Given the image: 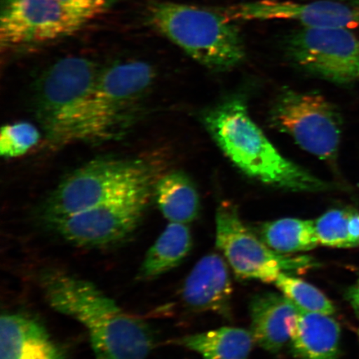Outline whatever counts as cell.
<instances>
[{
	"label": "cell",
	"mask_w": 359,
	"mask_h": 359,
	"mask_svg": "<svg viewBox=\"0 0 359 359\" xmlns=\"http://www.w3.org/2000/svg\"><path fill=\"white\" fill-rule=\"evenodd\" d=\"M47 302L86 329L97 359H147L154 344L150 327L126 311L92 282L58 269L40 276Z\"/></svg>",
	"instance_id": "obj_1"
},
{
	"label": "cell",
	"mask_w": 359,
	"mask_h": 359,
	"mask_svg": "<svg viewBox=\"0 0 359 359\" xmlns=\"http://www.w3.org/2000/svg\"><path fill=\"white\" fill-rule=\"evenodd\" d=\"M202 121L224 155L247 176L293 191L335 189L334 184L285 158L250 118L243 97L226 98L206 111Z\"/></svg>",
	"instance_id": "obj_2"
},
{
	"label": "cell",
	"mask_w": 359,
	"mask_h": 359,
	"mask_svg": "<svg viewBox=\"0 0 359 359\" xmlns=\"http://www.w3.org/2000/svg\"><path fill=\"white\" fill-rule=\"evenodd\" d=\"M147 20L157 32L208 69L226 71L244 60L240 30L219 11L154 1L147 6Z\"/></svg>",
	"instance_id": "obj_3"
},
{
	"label": "cell",
	"mask_w": 359,
	"mask_h": 359,
	"mask_svg": "<svg viewBox=\"0 0 359 359\" xmlns=\"http://www.w3.org/2000/svg\"><path fill=\"white\" fill-rule=\"evenodd\" d=\"M155 78L154 67L143 61L102 69L70 143L102 142L122 136L140 114Z\"/></svg>",
	"instance_id": "obj_4"
},
{
	"label": "cell",
	"mask_w": 359,
	"mask_h": 359,
	"mask_svg": "<svg viewBox=\"0 0 359 359\" xmlns=\"http://www.w3.org/2000/svg\"><path fill=\"white\" fill-rule=\"evenodd\" d=\"M155 158H105L90 161L62 181L44 201L41 215L47 224L83 212L142 186L165 173Z\"/></svg>",
	"instance_id": "obj_5"
},
{
	"label": "cell",
	"mask_w": 359,
	"mask_h": 359,
	"mask_svg": "<svg viewBox=\"0 0 359 359\" xmlns=\"http://www.w3.org/2000/svg\"><path fill=\"white\" fill-rule=\"evenodd\" d=\"M101 70L87 57H67L48 67L36 81L34 115L52 146L70 144Z\"/></svg>",
	"instance_id": "obj_6"
},
{
	"label": "cell",
	"mask_w": 359,
	"mask_h": 359,
	"mask_svg": "<svg viewBox=\"0 0 359 359\" xmlns=\"http://www.w3.org/2000/svg\"><path fill=\"white\" fill-rule=\"evenodd\" d=\"M215 244L242 280L275 282L281 273L309 271L318 266L308 255L292 257L276 252L246 227L235 205L224 202L215 217Z\"/></svg>",
	"instance_id": "obj_7"
},
{
	"label": "cell",
	"mask_w": 359,
	"mask_h": 359,
	"mask_svg": "<svg viewBox=\"0 0 359 359\" xmlns=\"http://www.w3.org/2000/svg\"><path fill=\"white\" fill-rule=\"evenodd\" d=\"M98 17L61 0H3L0 45L17 50L69 37Z\"/></svg>",
	"instance_id": "obj_8"
},
{
	"label": "cell",
	"mask_w": 359,
	"mask_h": 359,
	"mask_svg": "<svg viewBox=\"0 0 359 359\" xmlns=\"http://www.w3.org/2000/svg\"><path fill=\"white\" fill-rule=\"evenodd\" d=\"M269 121L309 154L330 163L336 160L342 118L333 103L320 94L286 90L273 102Z\"/></svg>",
	"instance_id": "obj_9"
},
{
	"label": "cell",
	"mask_w": 359,
	"mask_h": 359,
	"mask_svg": "<svg viewBox=\"0 0 359 359\" xmlns=\"http://www.w3.org/2000/svg\"><path fill=\"white\" fill-rule=\"evenodd\" d=\"M156 182L48 224L62 238L79 246L120 243L137 230L154 197Z\"/></svg>",
	"instance_id": "obj_10"
},
{
	"label": "cell",
	"mask_w": 359,
	"mask_h": 359,
	"mask_svg": "<svg viewBox=\"0 0 359 359\" xmlns=\"http://www.w3.org/2000/svg\"><path fill=\"white\" fill-rule=\"evenodd\" d=\"M291 60L309 74L340 85L357 80L359 39L348 29L307 28L286 40Z\"/></svg>",
	"instance_id": "obj_11"
},
{
	"label": "cell",
	"mask_w": 359,
	"mask_h": 359,
	"mask_svg": "<svg viewBox=\"0 0 359 359\" xmlns=\"http://www.w3.org/2000/svg\"><path fill=\"white\" fill-rule=\"evenodd\" d=\"M229 20L299 22L307 28L348 29L359 27V6L339 0H311L305 3L258 0L222 10Z\"/></svg>",
	"instance_id": "obj_12"
},
{
	"label": "cell",
	"mask_w": 359,
	"mask_h": 359,
	"mask_svg": "<svg viewBox=\"0 0 359 359\" xmlns=\"http://www.w3.org/2000/svg\"><path fill=\"white\" fill-rule=\"evenodd\" d=\"M232 285L228 264L212 253L201 258L184 283L182 302L191 311L231 316Z\"/></svg>",
	"instance_id": "obj_13"
},
{
	"label": "cell",
	"mask_w": 359,
	"mask_h": 359,
	"mask_svg": "<svg viewBox=\"0 0 359 359\" xmlns=\"http://www.w3.org/2000/svg\"><path fill=\"white\" fill-rule=\"evenodd\" d=\"M300 309L284 294L266 292L255 295L250 304V333L255 343L271 353L290 342V331Z\"/></svg>",
	"instance_id": "obj_14"
},
{
	"label": "cell",
	"mask_w": 359,
	"mask_h": 359,
	"mask_svg": "<svg viewBox=\"0 0 359 359\" xmlns=\"http://www.w3.org/2000/svg\"><path fill=\"white\" fill-rule=\"evenodd\" d=\"M0 359H65L45 327L21 313L0 318Z\"/></svg>",
	"instance_id": "obj_15"
},
{
	"label": "cell",
	"mask_w": 359,
	"mask_h": 359,
	"mask_svg": "<svg viewBox=\"0 0 359 359\" xmlns=\"http://www.w3.org/2000/svg\"><path fill=\"white\" fill-rule=\"evenodd\" d=\"M341 330L332 316L300 309L290 331L294 359H338Z\"/></svg>",
	"instance_id": "obj_16"
},
{
	"label": "cell",
	"mask_w": 359,
	"mask_h": 359,
	"mask_svg": "<svg viewBox=\"0 0 359 359\" xmlns=\"http://www.w3.org/2000/svg\"><path fill=\"white\" fill-rule=\"evenodd\" d=\"M154 198L169 222L188 224L198 217L200 197L194 183L185 172H165L155 185Z\"/></svg>",
	"instance_id": "obj_17"
},
{
	"label": "cell",
	"mask_w": 359,
	"mask_h": 359,
	"mask_svg": "<svg viewBox=\"0 0 359 359\" xmlns=\"http://www.w3.org/2000/svg\"><path fill=\"white\" fill-rule=\"evenodd\" d=\"M192 237L186 224L169 222L148 250L137 273L138 280H151L172 271L190 253Z\"/></svg>",
	"instance_id": "obj_18"
},
{
	"label": "cell",
	"mask_w": 359,
	"mask_h": 359,
	"mask_svg": "<svg viewBox=\"0 0 359 359\" xmlns=\"http://www.w3.org/2000/svg\"><path fill=\"white\" fill-rule=\"evenodd\" d=\"M255 340L250 332L241 327H223L177 340L182 347L203 359H248Z\"/></svg>",
	"instance_id": "obj_19"
},
{
	"label": "cell",
	"mask_w": 359,
	"mask_h": 359,
	"mask_svg": "<svg viewBox=\"0 0 359 359\" xmlns=\"http://www.w3.org/2000/svg\"><path fill=\"white\" fill-rule=\"evenodd\" d=\"M259 238L269 248L283 255L304 252L320 245L311 219L283 218L264 223Z\"/></svg>",
	"instance_id": "obj_20"
},
{
	"label": "cell",
	"mask_w": 359,
	"mask_h": 359,
	"mask_svg": "<svg viewBox=\"0 0 359 359\" xmlns=\"http://www.w3.org/2000/svg\"><path fill=\"white\" fill-rule=\"evenodd\" d=\"M273 283L285 297L302 311L327 316L335 313L334 305L322 291L290 273H281Z\"/></svg>",
	"instance_id": "obj_21"
},
{
	"label": "cell",
	"mask_w": 359,
	"mask_h": 359,
	"mask_svg": "<svg viewBox=\"0 0 359 359\" xmlns=\"http://www.w3.org/2000/svg\"><path fill=\"white\" fill-rule=\"evenodd\" d=\"M41 133L34 125L20 122L3 126L0 133V155L11 159L24 156L38 143Z\"/></svg>",
	"instance_id": "obj_22"
},
{
	"label": "cell",
	"mask_w": 359,
	"mask_h": 359,
	"mask_svg": "<svg viewBox=\"0 0 359 359\" xmlns=\"http://www.w3.org/2000/svg\"><path fill=\"white\" fill-rule=\"evenodd\" d=\"M351 210L332 209L314 222L318 244L333 248H348V221Z\"/></svg>",
	"instance_id": "obj_23"
},
{
	"label": "cell",
	"mask_w": 359,
	"mask_h": 359,
	"mask_svg": "<svg viewBox=\"0 0 359 359\" xmlns=\"http://www.w3.org/2000/svg\"><path fill=\"white\" fill-rule=\"evenodd\" d=\"M61 1L92 11L97 16H100L114 6L118 0H61Z\"/></svg>",
	"instance_id": "obj_24"
},
{
	"label": "cell",
	"mask_w": 359,
	"mask_h": 359,
	"mask_svg": "<svg viewBox=\"0 0 359 359\" xmlns=\"http://www.w3.org/2000/svg\"><path fill=\"white\" fill-rule=\"evenodd\" d=\"M348 237L350 247L359 245V214L350 212L348 221Z\"/></svg>",
	"instance_id": "obj_25"
},
{
	"label": "cell",
	"mask_w": 359,
	"mask_h": 359,
	"mask_svg": "<svg viewBox=\"0 0 359 359\" xmlns=\"http://www.w3.org/2000/svg\"><path fill=\"white\" fill-rule=\"evenodd\" d=\"M349 302H351L352 306L355 311L359 320V280L354 285L348 293Z\"/></svg>",
	"instance_id": "obj_26"
},
{
	"label": "cell",
	"mask_w": 359,
	"mask_h": 359,
	"mask_svg": "<svg viewBox=\"0 0 359 359\" xmlns=\"http://www.w3.org/2000/svg\"><path fill=\"white\" fill-rule=\"evenodd\" d=\"M339 1L352 4H354V6H359V0H339Z\"/></svg>",
	"instance_id": "obj_27"
},
{
	"label": "cell",
	"mask_w": 359,
	"mask_h": 359,
	"mask_svg": "<svg viewBox=\"0 0 359 359\" xmlns=\"http://www.w3.org/2000/svg\"><path fill=\"white\" fill-rule=\"evenodd\" d=\"M357 80H359V64H358V71H357Z\"/></svg>",
	"instance_id": "obj_28"
}]
</instances>
